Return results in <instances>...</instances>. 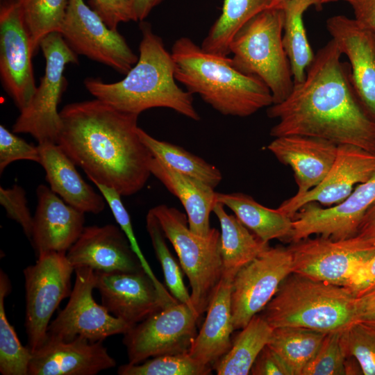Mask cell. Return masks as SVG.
I'll return each mask as SVG.
<instances>
[{
  "mask_svg": "<svg viewBox=\"0 0 375 375\" xmlns=\"http://www.w3.org/2000/svg\"><path fill=\"white\" fill-rule=\"evenodd\" d=\"M60 116L57 144L92 183L122 196L144 188L153 155L138 135V115L95 98L66 105Z\"/></svg>",
  "mask_w": 375,
  "mask_h": 375,
  "instance_id": "obj_2",
  "label": "cell"
},
{
  "mask_svg": "<svg viewBox=\"0 0 375 375\" xmlns=\"http://www.w3.org/2000/svg\"><path fill=\"white\" fill-rule=\"evenodd\" d=\"M321 4V0H284L281 3L284 15L283 44L290 63L294 85L305 80L315 57L306 35L303 13L310 6Z\"/></svg>",
  "mask_w": 375,
  "mask_h": 375,
  "instance_id": "obj_31",
  "label": "cell"
},
{
  "mask_svg": "<svg viewBox=\"0 0 375 375\" xmlns=\"http://www.w3.org/2000/svg\"><path fill=\"white\" fill-rule=\"evenodd\" d=\"M347 357L354 358L365 375H375V326L355 322L341 333Z\"/></svg>",
  "mask_w": 375,
  "mask_h": 375,
  "instance_id": "obj_38",
  "label": "cell"
},
{
  "mask_svg": "<svg viewBox=\"0 0 375 375\" xmlns=\"http://www.w3.org/2000/svg\"><path fill=\"white\" fill-rule=\"evenodd\" d=\"M326 28L350 62L354 90L365 110L375 121V35L355 19L335 15Z\"/></svg>",
  "mask_w": 375,
  "mask_h": 375,
  "instance_id": "obj_19",
  "label": "cell"
},
{
  "mask_svg": "<svg viewBox=\"0 0 375 375\" xmlns=\"http://www.w3.org/2000/svg\"><path fill=\"white\" fill-rule=\"evenodd\" d=\"M375 285V253L362 263L347 287L356 295Z\"/></svg>",
  "mask_w": 375,
  "mask_h": 375,
  "instance_id": "obj_45",
  "label": "cell"
},
{
  "mask_svg": "<svg viewBox=\"0 0 375 375\" xmlns=\"http://www.w3.org/2000/svg\"><path fill=\"white\" fill-rule=\"evenodd\" d=\"M95 289L101 305L131 328L149 316L178 301L160 289L143 269L135 272L95 271Z\"/></svg>",
  "mask_w": 375,
  "mask_h": 375,
  "instance_id": "obj_15",
  "label": "cell"
},
{
  "mask_svg": "<svg viewBox=\"0 0 375 375\" xmlns=\"http://www.w3.org/2000/svg\"><path fill=\"white\" fill-rule=\"evenodd\" d=\"M146 227L170 294L178 301L195 310L190 294L184 284L181 269L168 248L166 237L158 219L150 210L146 217Z\"/></svg>",
  "mask_w": 375,
  "mask_h": 375,
  "instance_id": "obj_36",
  "label": "cell"
},
{
  "mask_svg": "<svg viewBox=\"0 0 375 375\" xmlns=\"http://www.w3.org/2000/svg\"><path fill=\"white\" fill-rule=\"evenodd\" d=\"M274 328L260 315L253 316L232 342L229 351L212 369L218 375L249 374L262 349L269 342Z\"/></svg>",
  "mask_w": 375,
  "mask_h": 375,
  "instance_id": "obj_30",
  "label": "cell"
},
{
  "mask_svg": "<svg viewBox=\"0 0 375 375\" xmlns=\"http://www.w3.org/2000/svg\"><path fill=\"white\" fill-rule=\"evenodd\" d=\"M216 201L231 210L235 217L262 241L274 239L290 240L293 231L292 219L257 202L242 192H216Z\"/></svg>",
  "mask_w": 375,
  "mask_h": 375,
  "instance_id": "obj_27",
  "label": "cell"
},
{
  "mask_svg": "<svg viewBox=\"0 0 375 375\" xmlns=\"http://www.w3.org/2000/svg\"><path fill=\"white\" fill-rule=\"evenodd\" d=\"M356 322L375 326V285L356 295Z\"/></svg>",
  "mask_w": 375,
  "mask_h": 375,
  "instance_id": "obj_46",
  "label": "cell"
},
{
  "mask_svg": "<svg viewBox=\"0 0 375 375\" xmlns=\"http://www.w3.org/2000/svg\"><path fill=\"white\" fill-rule=\"evenodd\" d=\"M342 54L331 39L315 54L305 80L268 108V117L278 120L272 136H312L375 152V121L358 99Z\"/></svg>",
  "mask_w": 375,
  "mask_h": 375,
  "instance_id": "obj_1",
  "label": "cell"
},
{
  "mask_svg": "<svg viewBox=\"0 0 375 375\" xmlns=\"http://www.w3.org/2000/svg\"><path fill=\"white\" fill-rule=\"evenodd\" d=\"M292 273L288 248L268 247L235 274L231 288L234 330L243 328L262 311L283 281Z\"/></svg>",
  "mask_w": 375,
  "mask_h": 375,
  "instance_id": "obj_14",
  "label": "cell"
},
{
  "mask_svg": "<svg viewBox=\"0 0 375 375\" xmlns=\"http://www.w3.org/2000/svg\"><path fill=\"white\" fill-rule=\"evenodd\" d=\"M150 172L178 199L188 219L190 229L206 237L210 232V216L216 203V192L205 183L180 174L153 156Z\"/></svg>",
  "mask_w": 375,
  "mask_h": 375,
  "instance_id": "obj_26",
  "label": "cell"
},
{
  "mask_svg": "<svg viewBox=\"0 0 375 375\" xmlns=\"http://www.w3.org/2000/svg\"><path fill=\"white\" fill-rule=\"evenodd\" d=\"M375 177V152L352 144H339L335 160L322 181L301 195L284 201L277 208L293 218L305 204L334 206L345 199L356 184Z\"/></svg>",
  "mask_w": 375,
  "mask_h": 375,
  "instance_id": "obj_18",
  "label": "cell"
},
{
  "mask_svg": "<svg viewBox=\"0 0 375 375\" xmlns=\"http://www.w3.org/2000/svg\"><path fill=\"white\" fill-rule=\"evenodd\" d=\"M93 183L97 187L98 190L104 197L106 203L108 204L117 223L127 237L133 251L138 257L144 271L154 281L160 289L165 292H167L164 285L155 276L142 252L134 234L130 215L122 203L121 199L122 195L115 189L111 187L97 182Z\"/></svg>",
  "mask_w": 375,
  "mask_h": 375,
  "instance_id": "obj_40",
  "label": "cell"
},
{
  "mask_svg": "<svg viewBox=\"0 0 375 375\" xmlns=\"http://www.w3.org/2000/svg\"><path fill=\"white\" fill-rule=\"evenodd\" d=\"M74 272L75 283L69 301L50 322L47 339L70 341L80 337L94 342H103L114 335H124L131 328L129 325L111 315L93 297L95 271L79 267Z\"/></svg>",
  "mask_w": 375,
  "mask_h": 375,
  "instance_id": "obj_11",
  "label": "cell"
},
{
  "mask_svg": "<svg viewBox=\"0 0 375 375\" xmlns=\"http://www.w3.org/2000/svg\"><path fill=\"white\" fill-rule=\"evenodd\" d=\"M342 331L327 333L315 356L303 369L301 375L347 374L348 357L341 340Z\"/></svg>",
  "mask_w": 375,
  "mask_h": 375,
  "instance_id": "obj_39",
  "label": "cell"
},
{
  "mask_svg": "<svg viewBox=\"0 0 375 375\" xmlns=\"http://www.w3.org/2000/svg\"><path fill=\"white\" fill-rule=\"evenodd\" d=\"M199 317L195 310L178 302L130 328L123 338L128 363L139 364L158 356L188 353L197 335Z\"/></svg>",
  "mask_w": 375,
  "mask_h": 375,
  "instance_id": "obj_12",
  "label": "cell"
},
{
  "mask_svg": "<svg viewBox=\"0 0 375 375\" xmlns=\"http://www.w3.org/2000/svg\"><path fill=\"white\" fill-rule=\"evenodd\" d=\"M292 273L347 287L358 268L375 253V242L359 235L344 240L305 238L288 247Z\"/></svg>",
  "mask_w": 375,
  "mask_h": 375,
  "instance_id": "obj_10",
  "label": "cell"
},
{
  "mask_svg": "<svg viewBox=\"0 0 375 375\" xmlns=\"http://www.w3.org/2000/svg\"><path fill=\"white\" fill-rule=\"evenodd\" d=\"M283 22L281 6L263 10L238 31L229 48L233 67L260 78L270 90L273 104L284 101L294 87L283 44Z\"/></svg>",
  "mask_w": 375,
  "mask_h": 375,
  "instance_id": "obj_6",
  "label": "cell"
},
{
  "mask_svg": "<svg viewBox=\"0 0 375 375\" xmlns=\"http://www.w3.org/2000/svg\"><path fill=\"white\" fill-rule=\"evenodd\" d=\"M281 163L289 165L301 195L318 185L331 169L338 144L325 139L288 135L275 138L267 147Z\"/></svg>",
  "mask_w": 375,
  "mask_h": 375,
  "instance_id": "obj_23",
  "label": "cell"
},
{
  "mask_svg": "<svg viewBox=\"0 0 375 375\" xmlns=\"http://www.w3.org/2000/svg\"><path fill=\"white\" fill-rule=\"evenodd\" d=\"M338 1L349 3L354 19L375 35V0H329L328 2Z\"/></svg>",
  "mask_w": 375,
  "mask_h": 375,
  "instance_id": "obj_47",
  "label": "cell"
},
{
  "mask_svg": "<svg viewBox=\"0 0 375 375\" xmlns=\"http://www.w3.org/2000/svg\"><path fill=\"white\" fill-rule=\"evenodd\" d=\"M150 210L177 253L191 287L192 302L201 317L206 312L223 276L220 232L212 228L206 237L196 234L190 229L185 214L165 204Z\"/></svg>",
  "mask_w": 375,
  "mask_h": 375,
  "instance_id": "obj_7",
  "label": "cell"
},
{
  "mask_svg": "<svg viewBox=\"0 0 375 375\" xmlns=\"http://www.w3.org/2000/svg\"><path fill=\"white\" fill-rule=\"evenodd\" d=\"M0 203L5 208L7 217L17 222L24 234L31 239L33 217L27 206L25 190L18 185L10 188H0Z\"/></svg>",
  "mask_w": 375,
  "mask_h": 375,
  "instance_id": "obj_42",
  "label": "cell"
},
{
  "mask_svg": "<svg viewBox=\"0 0 375 375\" xmlns=\"http://www.w3.org/2000/svg\"><path fill=\"white\" fill-rule=\"evenodd\" d=\"M33 56L41 41L52 33H60L68 0H18Z\"/></svg>",
  "mask_w": 375,
  "mask_h": 375,
  "instance_id": "obj_35",
  "label": "cell"
},
{
  "mask_svg": "<svg viewBox=\"0 0 375 375\" xmlns=\"http://www.w3.org/2000/svg\"><path fill=\"white\" fill-rule=\"evenodd\" d=\"M281 3L277 0H224L222 13L203 40L201 49L227 56L233 37L248 21L263 10Z\"/></svg>",
  "mask_w": 375,
  "mask_h": 375,
  "instance_id": "obj_29",
  "label": "cell"
},
{
  "mask_svg": "<svg viewBox=\"0 0 375 375\" xmlns=\"http://www.w3.org/2000/svg\"><path fill=\"white\" fill-rule=\"evenodd\" d=\"M40 161L51 190L72 207L83 212L99 214L106 200L88 184L75 168V164L58 144H38Z\"/></svg>",
  "mask_w": 375,
  "mask_h": 375,
  "instance_id": "obj_25",
  "label": "cell"
},
{
  "mask_svg": "<svg viewBox=\"0 0 375 375\" xmlns=\"http://www.w3.org/2000/svg\"><path fill=\"white\" fill-rule=\"evenodd\" d=\"M11 290L8 275L0 270V373L28 375L32 352L20 342L6 313L5 298Z\"/></svg>",
  "mask_w": 375,
  "mask_h": 375,
  "instance_id": "obj_34",
  "label": "cell"
},
{
  "mask_svg": "<svg viewBox=\"0 0 375 375\" xmlns=\"http://www.w3.org/2000/svg\"><path fill=\"white\" fill-rule=\"evenodd\" d=\"M212 367L199 362L188 353L163 355L139 364H125L118 367L119 375H208Z\"/></svg>",
  "mask_w": 375,
  "mask_h": 375,
  "instance_id": "obj_37",
  "label": "cell"
},
{
  "mask_svg": "<svg viewBox=\"0 0 375 375\" xmlns=\"http://www.w3.org/2000/svg\"><path fill=\"white\" fill-rule=\"evenodd\" d=\"M45 59L44 74L28 106L20 111L12 132L28 133L38 144H57L61 127L58 106L66 86L64 76L68 64H77L78 55L60 33H52L40 42Z\"/></svg>",
  "mask_w": 375,
  "mask_h": 375,
  "instance_id": "obj_8",
  "label": "cell"
},
{
  "mask_svg": "<svg viewBox=\"0 0 375 375\" xmlns=\"http://www.w3.org/2000/svg\"><path fill=\"white\" fill-rule=\"evenodd\" d=\"M356 235L375 242V202L365 212Z\"/></svg>",
  "mask_w": 375,
  "mask_h": 375,
  "instance_id": "obj_48",
  "label": "cell"
},
{
  "mask_svg": "<svg viewBox=\"0 0 375 375\" xmlns=\"http://www.w3.org/2000/svg\"><path fill=\"white\" fill-rule=\"evenodd\" d=\"M67 253L49 251L37 256L23 272L25 281V328L27 347L33 352L46 341L51 318L60 302L69 297L74 267Z\"/></svg>",
  "mask_w": 375,
  "mask_h": 375,
  "instance_id": "obj_9",
  "label": "cell"
},
{
  "mask_svg": "<svg viewBox=\"0 0 375 375\" xmlns=\"http://www.w3.org/2000/svg\"><path fill=\"white\" fill-rule=\"evenodd\" d=\"M326 335L301 327H278L274 328L267 345L281 356L292 375H301Z\"/></svg>",
  "mask_w": 375,
  "mask_h": 375,
  "instance_id": "obj_33",
  "label": "cell"
},
{
  "mask_svg": "<svg viewBox=\"0 0 375 375\" xmlns=\"http://www.w3.org/2000/svg\"><path fill=\"white\" fill-rule=\"evenodd\" d=\"M171 53L176 80L224 115L248 117L273 104L267 85L235 69L227 56L208 53L187 37L175 41Z\"/></svg>",
  "mask_w": 375,
  "mask_h": 375,
  "instance_id": "obj_4",
  "label": "cell"
},
{
  "mask_svg": "<svg viewBox=\"0 0 375 375\" xmlns=\"http://www.w3.org/2000/svg\"><path fill=\"white\" fill-rule=\"evenodd\" d=\"M33 56L19 1L3 3L0 10V76L19 112L28 106L37 88Z\"/></svg>",
  "mask_w": 375,
  "mask_h": 375,
  "instance_id": "obj_16",
  "label": "cell"
},
{
  "mask_svg": "<svg viewBox=\"0 0 375 375\" xmlns=\"http://www.w3.org/2000/svg\"><path fill=\"white\" fill-rule=\"evenodd\" d=\"M138 60L122 80L105 83L88 78L84 85L96 99L130 113L140 115L153 108H167L199 121L192 94L176 83L175 65L171 53L151 26L142 22Z\"/></svg>",
  "mask_w": 375,
  "mask_h": 375,
  "instance_id": "obj_3",
  "label": "cell"
},
{
  "mask_svg": "<svg viewBox=\"0 0 375 375\" xmlns=\"http://www.w3.org/2000/svg\"><path fill=\"white\" fill-rule=\"evenodd\" d=\"M355 299L347 288L292 273L261 315L274 328L301 327L327 334L356 322Z\"/></svg>",
  "mask_w": 375,
  "mask_h": 375,
  "instance_id": "obj_5",
  "label": "cell"
},
{
  "mask_svg": "<svg viewBox=\"0 0 375 375\" xmlns=\"http://www.w3.org/2000/svg\"><path fill=\"white\" fill-rule=\"evenodd\" d=\"M234 276L223 274L211 298L206 317L188 354L204 365H212L232 346L234 331L231 312V288Z\"/></svg>",
  "mask_w": 375,
  "mask_h": 375,
  "instance_id": "obj_24",
  "label": "cell"
},
{
  "mask_svg": "<svg viewBox=\"0 0 375 375\" xmlns=\"http://www.w3.org/2000/svg\"><path fill=\"white\" fill-rule=\"evenodd\" d=\"M66 256L74 269L88 267L102 272L144 269L124 233L112 224L85 226Z\"/></svg>",
  "mask_w": 375,
  "mask_h": 375,
  "instance_id": "obj_20",
  "label": "cell"
},
{
  "mask_svg": "<svg viewBox=\"0 0 375 375\" xmlns=\"http://www.w3.org/2000/svg\"><path fill=\"white\" fill-rule=\"evenodd\" d=\"M60 33L75 53L119 73L126 75L138 60L124 38L117 30L110 29L84 0H68Z\"/></svg>",
  "mask_w": 375,
  "mask_h": 375,
  "instance_id": "obj_13",
  "label": "cell"
},
{
  "mask_svg": "<svg viewBox=\"0 0 375 375\" xmlns=\"http://www.w3.org/2000/svg\"><path fill=\"white\" fill-rule=\"evenodd\" d=\"M138 133L153 156L172 169L198 179L213 189L221 183L222 172L215 165L181 147L156 139L140 128Z\"/></svg>",
  "mask_w": 375,
  "mask_h": 375,
  "instance_id": "obj_32",
  "label": "cell"
},
{
  "mask_svg": "<svg viewBox=\"0 0 375 375\" xmlns=\"http://www.w3.org/2000/svg\"><path fill=\"white\" fill-rule=\"evenodd\" d=\"M212 212L220 224L223 274L235 276L242 267L269 246L251 233L235 215L228 214L222 203L216 201Z\"/></svg>",
  "mask_w": 375,
  "mask_h": 375,
  "instance_id": "obj_28",
  "label": "cell"
},
{
  "mask_svg": "<svg viewBox=\"0 0 375 375\" xmlns=\"http://www.w3.org/2000/svg\"><path fill=\"white\" fill-rule=\"evenodd\" d=\"M250 374L253 375H292L290 368L281 356L267 344L256 358Z\"/></svg>",
  "mask_w": 375,
  "mask_h": 375,
  "instance_id": "obj_44",
  "label": "cell"
},
{
  "mask_svg": "<svg viewBox=\"0 0 375 375\" xmlns=\"http://www.w3.org/2000/svg\"><path fill=\"white\" fill-rule=\"evenodd\" d=\"M90 7L112 30L120 23L134 21L131 0H90Z\"/></svg>",
  "mask_w": 375,
  "mask_h": 375,
  "instance_id": "obj_43",
  "label": "cell"
},
{
  "mask_svg": "<svg viewBox=\"0 0 375 375\" xmlns=\"http://www.w3.org/2000/svg\"><path fill=\"white\" fill-rule=\"evenodd\" d=\"M329 0H321V3H328Z\"/></svg>",
  "mask_w": 375,
  "mask_h": 375,
  "instance_id": "obj_50",
  "label": "cell"
},
{
  "mask_svg": "<svg viewBox=\"0 0 375 375\" xmlns=\"http://www.w3.org/2000/svg\"><path fill=\"white\" fill-rule=\"evenodd\" d=\"M277 1H278L279 2H282L284 0H277Z\"/></svg>",
  "mask_w": 375,
  "mask_h": 375,
  "instance_id": "obj_51",
  "label": "cell"
},
{
  "mask_svg": "<svg viewBox=\"0 0 375 375\" xmlns=\"http://www.w3.org/2000/svg\"><path fill=\"white\" fill-rule=\"evenodd\" d=\"M115 365L102 341L47 339L32 352L28 375H95Z\"/></svg>",
  "mask_w": 375,
  "mask_h": 375,
  "instance_id": "obj_21",
  "label": "cell"
},
{
  "mask_svg": "<svg viewBox=\"0 0 375 375\" xmlns=\"http://www.w3.org/2000/svg\"><path fill=\"white\" fill-rule=\"evenodd\" d=\"M36 196L31 239L36 256L49 251L67 253L85 227V212L67 203L43 184L38 186Z\"/></svg>",
  "mask_w": 375,
  "mask_h": 375,
  "instance_id": "obj_22",
  "label": "cell"
},
{
  "mask_svg": "<svg viewBox=\"0 0 375 375\" xmlns=\"http://www.w3.org/2000/svg\"><path fill=\"white\" fill-rule=\"evenodd\" d=\"M27 160L40 163L38 147L28 144L0 125V172L11 162Z\"/></svg>",
  "mask_w": 375,
  "mask_h": 375,
  "instance_id": "obj_41",
  "label": "cell"
},
{
  "mask_svg": "<svg viewBox=\"0 0 375 375\" xmlns=\"http://www.w3.org/2000/svg\"><path fill=\"white\" fill-rule=\"evenodd\" d=\"M164 0H131L134 21L142 22Z\"/></svg>",
  "mask_w": 375,
  "mask_h": 375,
  "instance_id": "obj_49",
  "label": "cell"
},
{
  "mask_svg": "<svg viewBox=\"0 0 375 375\" xmlns=\"http://www.w3.org/2000/svg\"><path fill=\"white\" fill-rule=\"evenodd\" d=\"M375 202V177L361 183L342 201L327 208L316 202L301 207L292 218V242L312 235L333 240L356 235L361 221Z\"/></svg>",
  "mask_w": 375,
  "mask_h": 375,
  "instance_id": "obj_17",
  "label": "cell"
}]
</instances>
